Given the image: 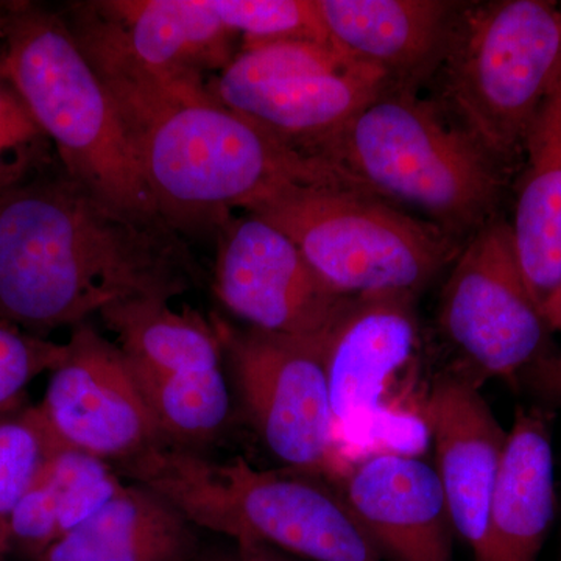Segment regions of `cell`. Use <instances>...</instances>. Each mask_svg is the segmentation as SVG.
<instances>
[{"label":"cell","instance_id":"obj_1","mask_svg":"<svg viewBox=\"0 0 561 561\" xmlns=\"http://www.w3.org/2000/svg\"><path fill=\"white\" fill-rule=\"evenodd\" d=\"M203 284L180 231L113 208L61 171L28 176L0 208V320L32 334L77 327L133 298Z\"/></svg>","mask_w":561,"mask_h":561},{"label":"cell","instance_id":"obj_2","mask_svg":"<svg viewBox=\"0 0 561 561\" xmlns=\"http://www.w3.org/2000/svg\"><path fill=\"white\" fill-rule=\"evenodd\" d=\"M114 470L232 541L254 538L312 561H387L328 476L260 470L241 456L214 460L165 443Z\"/></svg>","mask_w":561,"mask_h":561},{"label":"cell","instance_id":"obj_3","mask_svg":"<svg viewBox=\"0 0 561 561\" xmlns=\"http://www.w3.org/2000/svg\"><path fill=\"white\" fill-rule=\"evenodd\" d=\"M0 38V62L62 171L122 213L164 220L124 117L66 18L35 2H2Z\"/></svg>","mask_w":561,"mask_h":561},{"label":"cell","instance_id":"obj_4","mask_svg":"<svg viewBox=\"0 0 561 561\" xmlns=\"http://www.w3.org/2000/svg\"><path fill=\"white\" fill-rule=\"evenodd\" d=\"M135 147L158 210L176 231L217 228L232 209L245 213L294 187L368 194L331 162L290 149L213 98L165 111Z\"/></svg>","mask_w":561,"mask_h":561},{"label":"cell","instance_id":"obj_5","mask_svg":"<svg viewBox=\"0 0 561 561\" xmlns=\"http://www.w3.org/2000/svg\"><path fill=\"white\" fill-rule=\"evenodd\" d=\"M321 160L368 194L423 210L465 243L494 219L504 165L442 106L393 87L327 144Z\"/></svg>","mask_w":561,"mask_h":561},{"label":"cell","instance_id":"obj_6","mask_svg":"<svg viewBox=\"0 0 561 561\" xmlns=\"http://www.w3.org/2000/svg\"><path fill=\"white\" fill-rule=\"evenodd\" d=\"M65 18L133 140L165 111L208 101L206 70L234 58L238 35L208 0L76 2Z\"/></svg>","mask_w":561,"mask_h":561},{"label":"cell","instance_id":"obj_7","mask_svg":"<svg viewBox=\"0 0 561 561\" xmlns=\"http://www.w3.org/2000/svg\"><path fill=\"white\" fill-rule=\"evenodd\" d=\"M442 108L502 165L527 133L561 68V9L501 0L459 11L440 60Z\"/></svg>","mask_w":561,"mask_h":561},{"label":"cell","instance_id":"obj_8","mask_svg":"<svg viewBox=\"0 0 561 561\" xmlns=\"http://www.w3.org/2000/svg\"><path fill=\"white\" fill-rule=\"evenodd\" d=\"M289 236L313 271L345 297L419 295L463 243L375 195L294 187L251 206Z\"/></svg>","mask_w":561,"mask_h":561},{"label":"cell","instance_id":"obj_9","mask_svg":"<svg viewBox=\"0 0 561 561\" xmlns=\"http://www.w3.org/2000/svg\"><path fill=\"white\" fill-rule=\"evenodd\" d=\"M456 371L481 386L538 364L551 324L527 286L508 221L490 220L461 247L438 302Z\"/></svg>","mask_w":561,"mask_h":561},{"label":"cell","instance_id":"obj_10","mask_svg":"<svg viewBox=\"0 0 561 561\" xmlns=\"http://www.w3.org/2000/svg\"><path fill=\"white\" fill-rule=\"evenodd\" d=\"M210 319L243 408L265 448L284 468L334 478L345 463L324 348L251 328L239 330L219 316Z\"/></svg>","mask_w":561,"mask_h":561},{"label":"cell","instance_id":"obj_11","mask_svg":"<svg viewBox=\"0 0 561 561\" xmlns=\"http://www.w3.org/2000/svg\"><path fill=\"white\" fill-rule=\"evenodd\" d=\"M217 231L213 287L251 330L324 348L353 297L332 289L289 236L254 214L227 217Z\"/></svg>","mask_w":561,"mask_h":561},{"label":"cell","instance_id":"obj_12","mask_svg":"<svg viewBox=\"0 0 561 561\" xmlns=\"http://www.w3.org/2000/svg\"><path fill=\"white\" fill-rule=\"evenodd\" d=\"M66 356L35 405L55 442L111 467L161 443L130 360L88 321L73 327Z\"/></svg>","mask_w":561,"mask_h":561},{"label":"cell","instance_id":"obj_13","mask_svg":"<svg viewBox=\"0 0 561 561\" xmlns=\"http://www.w3.org/2000/svg\"><path fill=\"white\" fill-rule=\"evenodd\" d=\"M479 387L459 371L443 373L424 400V420L434 438L435 470L454 534L468 546L472 561H493L490 511L507 432Z\"/></svg>","mask_w":561,"mask_h":561},{"label":"cell","instance_id":"obj_14","mask_svg":"<svg viewBox=\"0 0 561 561\" xmlns=\"http://www.w3.org/2000/svg\"><path fill=\"white\" fill-rule=\"evenodd\" d=\"M416 295L353 297L324 343L337 438L386 411L394 381L420 351Z\"/></svg>","mask_w":561,"mask_h":561},{"label":"cell","instance_id":"obj_15","mask_svg":"<svg viewBox=\"0 0 561 561\" xmlns=\"http://www.w3.org/2000/svg\"><path fill=\"white\" fill-rule=\"evenodd\" d=\"M387 561H454V527L435 467L404 453H375L332 478Z\"/></svg>","mask_w":561,"mask_h":561},{"label":"cell","instance_id":"obj_16","mask_svg":"<svg viewBox=\"0 0 561 561\" xmlns=\"http://www.w3.org/2000/svg\"><path fill=\"white\" fill-rule=\"evenodd\" d=\"M393 87L383 70L354 62L335 72L273 84L249 87L214 79L208 91L214 101L238 111L290 149L320 158L334 136Z\"/></svg>","mask_w":561,"mask_h":561},{"label":"cell","instance_id":"obj_17","mask_svg":"<svg viewBox=\"0 0 561 561\" xmlns=\"http://www.w3.org/2000/svg\"><path fill=\"white\" fill-rule=\"evenodd\" d=\"M327 38L343 57L391 81L440 60L460 3L442 0H316Z\"/></svg>","mask_w":561,"mask_h":561},{"label":"cell","instance_id":"obj_18","mask_svg":"<svg viewBox=\"0 0 561 561\" xmlns=\"http://www.w3.org/2000/svg\"><path fill=\"white\" fill-rule=\"evenodd\" d=\"M511 225L527 286L552 331L561 321V68L527 133Z\"/></svg>","mask_w":561,"mask_h":561},{"label":"cell","instance_id":"obj_19","mask_svg":"<svg viewBox=\"0 0 561 561\" xmlns=\"http://www.w3.org/2000/svg\"><path fill=\"white\" fill-rule=\"evenodd\" d=\"M556 513L549 419L540 409L516 413L490 511L493 561H537Z\"/></svg>","mask_w":561,"mask_h":561},{"label":"cell","instance_id":"obj_20","mask_svg":"<svg viewBox=\"0 0 561 561\" xmlns=\"http://www.w3.org/2000/svg\"><path fill=\"white\" fill-rule=\"evenodd\" d=\"M198 530L160 494L125 483L35 561H194L203 549Z\"/></svg>","mask_w":561,"mask_h":561},{"label":"cell","instance_id":"obj_21","mask_svg":"<svg viewBox=\"0 0 561 561\" xmlns=\"http://www.w3.org/2000/svg\"><path fill=\"white\" fill-rule=\"evenodd\" d=\"M124 486L108 461L65 446L55 449L13 513L9 552L38 560Z\"/></svg>","mask_w":561,"mask_h":561},{"label":"cell","instance_id":"obj_22","mask_svg":"<svg viewBox=\"0 0 561 561\" xmlns=\"http://www.w3.org/2000/svg\"><path fill=\"white\" fill-rule=\"evenodd\" d=\"M101 319L135 364L160 373L221 367L224 348L213 319L195 309L175 311L171 301L133 298L106 306Z\"/></svg>","mask_w":561,"mask_h":561},{"label":"cell","instance_id":"obj_23","mask_svg":"<svg viewBox=\"0 0 561 561\" xmlns=\"http://www.w3.org/2000/svg\"><path fill=\"white\" fill-rule=\"evenodd\" d=\"M130 365L161 443L201 453L220 437L231 411L230 387L221 367L160 373L131 360Z\"/></svg>","mask_w":561,"mask_h":561},{"label":"cell","instance_id":"obj_24","mask_svg":"<svg viewBox=\"0 0 561 561\" xmlns=\"http://www.w3.org/2000/svg\"><path fill=\"white\" fill-rule=\"evenodd\" d=\"M58 448L62 446L44 426L35 405L0 416V560L9 553L14 511L31 490L44 461Z\"/></svg>","mask_w":561,"mask_h":561},{"label":"cell","instance_id":"obj_25","mask_svg":"<svg viewBox=\"0 0 561 561\" xmlns=\"http://www.w3.org/2000/svg\"><path fill=\"white\" fill-rule=\"evenodd\" d=\"M327 44L312 41H273L253 44L242 50L216 77L228 84H273L335 72L354 65Z\"/></svg>","mask_w":561,"mask_h":561},{"label":"cell","instance_id":"obj_26","mask_svg":"<svg viewBox=\"0 0 561 561\" xmlns=\"http://www.w3.org/2000/svg\"><path fill=\"white\" fill-rule=\"evenodd\" d=\"M210 9L243 47L273 41H330L320 21L316 0H208Z\"/></svg>","mask_w":561,"mask_h":561},{"label":"cell","instance_id":"obj_27","mask_svg":"<svg viewBox=\"0 0 561 561\" xmlns=\"http://www.w3.org/2000/svg\"><path fill=\"white\" fill-rule=\"evenodd\" d=\"M66 343L46 341L0 320V416L24 408L28 383L54 371L66 356Z\"/></svg>","mask_w":561,"mask_h":561},{"label":"cell","instance_id":"obj_28","mask_svg":"<svg viewBox=\"0 0 561 561\" xmlns=\"http://www.w3.org/2000/svg\"><path fill=\"white\" fill-rule=\"evenodd\" d=\"M46 138L0 62V162L39 147Z\"/></svg>","mask_w":561,"mask_h":561},{"label":"cell","instance_id":"obj_29","mask_svg":"<svg viewBox=\"0 0 561 561\" xmlns=\"http://www.w3.org/2000/svg\"><path fill=\"white\" fill-rule=\"evenodd\" d=\"M39 157V147L22 151L16 157L0 162V208L11 191L31 176Z\"/></svg>","mask_w":561,"mask_h":561},{"label":"cell","instance_id":"obj_30","mask_svg":"<svg viewBox=\"0 0 561 561\" xmlns=\"http://www.w3.org/2000/svg\"><path fill=\"white\" fill-rule=\"evenodd\" d=\"M234 546L239 561H301L275 546L254 538H239L234 540Z\"/></svg>","mask_w":561,"mask_h":561},{"label":"cell","instance_id":"obj_31","mask_svg":"<svg viewBox=\"0 0 561 561\" xmlns=\"http://www.w3.org/2000/svg\"><path fill=\"white\" fill-rule=\"evenodd\" d=\"M542 381L561 398V356L541 365Z\"/></svg>","mask_w":561,"mask_h":561},{"label":"cell","instance_id":"obj_32","mask_svg":"<svg viewBox=\"0 0 561 561\" xmlns=\"http://www.w3.org/2000/svg\"><path fill=\"white\" fill-rule=\"evenodd\" d=\"M194 561H239L236 546L228 548H203Z\"/></svg>","mask_w":561,"mask_h":561},{"label":"cell","instance_id":"obj_33","mask_svg":"<svg viewBox=\"0 0 561 561\" xmlns=\"http://www.w3.org/2000/svg\"><path fill=\"white\" fill-rule=\"evenodd\" d=\"M0 13H2V2H0Z\"/></svg>","mask_w":561,"mask_h":561},{"label":"cell","instance_id":"obj_34","mask_svg":"<svg viewBox=\"0 0 561 561\" xmlns=\"http://www.w3.org/2000/svg\"><path fill=\"white\" fill-rule=\"evenodd\" d=\"M559 331L561 332V321H560V327H559Z\"/></svg>","mask_w":561,"mask_h":561},{"label":"cell","instance_id":"obj_35","mask_svg":"<svg viewBox=\"0 0 561 561\" xmlns=\"http://www.w3.org/2000/svg\"><path fill=\"white\" fill-rule=\"evenodd\" d=\"M0 561H3V559H2V560H0Z\"/></svg>","mask_w":561,"mask_h":561}]
</instances>
